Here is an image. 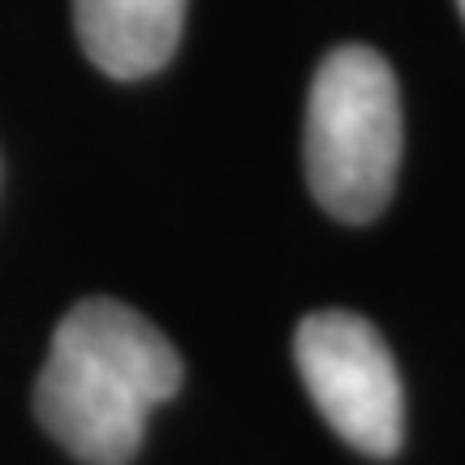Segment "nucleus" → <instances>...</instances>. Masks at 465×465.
<instances>
[{
	"label": "nucleus",
	"mask_w": 465,
	"mask_h": 465,
	"mask_svg": "<svg viewBox=\"0 0 465 465\" xmlns=\"http://www.w3.org/2000/svg\"><path fill=\"white\" fill-rule=\"evenodd\" d=\"M182 388V358L164 332L113 298L69 311L35 380L44 431L83 465H125L147 418Z\"/></svg>",
	"instance_id": "1"
},
{
	"label": "nucleus",
	"mask_w": 465,
	"mask_h": 465,
	"mask_svg": "<svg viewBox=\"0 0 465 465\" xmlns=\"http://www.w3.org/2000/svg\"><path fill=\"white\" fill-rule=\"evenodd\" d=\"M397 74L375 48L345 44L323 56L306 100V182L319 207L345 224H366L388 207L401 168Z\"/></svg>",
	"instance_id": "2"
},
{
	"label": "nucleus",
	"mask_w": 465,
	"mask_h": 465,
	"mask_svg": "<svg viewBox=\"0 0 465 465\" xmlns=\"http://www.w3.org/2000/svg\"><path fill=\"white\" fill-rule=\"evenodd\" d=\"M298 375L319 414L366 457H392L405 435V392L375 323L349 311H319L293 336Z\"/></svg>",
	"instance_id": "3"
},
{
	"label": "nucleus",
	"mask_w": 465,
	"mask_h": 465,
	"mask_svg": "<svg viewBox=\"0 0 465 465\" xmlns=\"http://www.w3.org/2000/svg\"><path fill=\"white\" fill-rule=\"evenodd\" d=\"M74 26L91 65L134 83L173 61L185 0H74Z\"/></svg>",
	"instance_id": "4"
},
{
	"label": "nucleus",
	"mask_w": 465,
	"mask_h": 465,
	"mask_svg": "<svg viewBox=\"0 0 465 465\" xmlns=\"http://www.w3.org/2000/svg\"><path fill=\"white\" fill-rule=\"evenodd\" d=\"M457 5H461V14H465V0H457Z\"/></svg>",
	"instance_id": "5"
}]
</instances>
